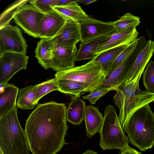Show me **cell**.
Instances as JSON below:
<instances>
[{
  "instance_id": "1",
  "label": "cell",
  "mask_w": 154,
  "mask_h": 154,
  "mask_svg": "<svg viewBox=\"0 0 154 154\" xmlns=\"http://www.w3.org/2000/svg\"><path fill=\"white\" fill-rule=\"evenodd\" d=\"M66 109L65 104L52 101L38 104L31 113L25 130L32 154H56L67 144Z\"/></svg>"
},
{
  "instance_id": "2",
  "label": "cell",
  "mask_w": 154,
  "mask_h": 154,
  "mask_svg": "<svg viewBox=\"0 0 154 154\" xmlns=\"http://www.w3.org/2000/svg\"><path fill=\"white\" fill-rule=\"evenodd\" d=\"M143 72L133 81L115 89L113 101L119 110L118 119L122 129L136 111L154 101V93L140 90L139 83Z\"/></svg>"
},
{
  "instance_id": "3",
  "label": "cell",
  "mask_w": 154,
  "mask_h": 154,
  "mask_svg": "<svg viewBox=\"0 0 154 154\" xmlns=\"http://www.w3.org/2000/svg\"><path fill=\"white\" fill-rule=\"evenodd\" d=\"M130 143L145 152L154 145V112L149 104L139 109L128 119L122 129Z\"/></svg>"
},
{
  "instance_id": "4",
  "label": "cell",
  "mask_w": 154,
  "mask_h": 154,
  "mask_svg": "<svg viewBox=\"0 0 154 154\" xmlns=\"http://www.w3.org/2000/svg\"><path fill=\"white\" fill-rule=\"evenodd\" d=\"M0 149L3 154H29L28 142L18 120L17 106L0 117Z\"/></svg>"
},
{
  "instance_id": "5",
  "label": "cell",
  "mask_w": 154,
  "mask_h": 154,
  "mask_svg": "<svg viewBox=\"0 0 154 154\" xmlns=\"http://www.w3.org/2000/svg\"><path fill=\"white\" fill-rule=\"evenodd\" d=\"M99 133L100 145L103 150L118 149L121 151L129 146L128 137L122 128L115 109L111 104L105 107Z\"/></svg>"
},
{
  "instance_id": "6",
  "label": "cell",
  "mask_w": 154,
  "mask_h": 154,
  "mask_svg": "<svg viewBox=\"0 0 154 154\" xmlns=\"http://www.w3.org/2000/svg\"><path fill=\"white\" fill-rule=\"evenodd\" d=\"M55 77L83 83L91 92L104 83L107 76L100 63L93 59L83 65L57 72Z\"/></svg>"
},
{
  "instance_id": "7",
  "label": "cell",
  "mask_w": 154,
  "mask_h": 154,
  "mask_svg": "<svg viewBox=\"0 0 154 154\" xmlns=\"http://www.w3.org/2000/svg\"><path fill=\"white\" fill-rule=\"evenodd\" d=\"M139 38L134 51L117 68L109 73L105 82L99 88L111 87L115 90L123 83L131 68L146 44L147 41L144 36Z\"/></svg>"
},
{
  "instance_id": "8",
  "label": "cell",
  "mask_w": 154,
  "mask_h": 154,
  "mask_svg": "<svg viewBox=\"0 0 154 154\" xmlns=\"http://www.w3.org/2000/svg\"><path fill=\"white\" fill-rule=\"evenodd\" d=\"M27 45L21 30L10 24L0 28V54L6 52L26 54Z\"/></svg>"
},
{
  "instance_id": "9",
  "label": "cell",
  "mask_w": 154,
  "mask_h": 154,
  "mask_svg": "<svg viewBox=\"0 0 154 154\" xmlns=\"http://www.w3.org/2000/svg\"><path fill=\"white\" fill-rule=\"evenodd\" d=\"M29 58L25 54L6 52L0 54V85L7 84L16 73L26 69Z\"/></svg>"
},
{
  "instance_id": "10",
  "label": "cell",
  "mask_w": 154,
  "mask_h": 154,
  "mask_svg": "<svg viewBox=\"0 0 154 154\" xmlns=\"http://www.w3.org/2000/svg\"><path fill=\"white\" fill-rule=\"evenodd\" d=\"M32 5H25L13 18L15 22L29 35L39 38V26L45 15Z\"/></svg>"
},
{
  "instance_id": "11",
  "label": "cell",
  "mask_w": 154,
  "mask_h": 154,
  "mask_svg": "<svg viewBox=\"0 0 154 154\" xmlns=\"http://www.w3.org/2000/svg\"><path fill=\"white\" fill-rule=\"evenodd\" d=\"M81 42L109 36L116 32L112 22H104L88 17L80 23Z\"/></svg>"
},
{
  "instance_id": "12",
  "label": "cell",
  "mask_w": 154,
  "mask_h": 154,
  "mask_svg": "<svg viewBox=\"0 0 154 154\" xmlns=\"http://www.w3.org/2000/svg\"><path fill=\"white\" fill-rule=\"evenodd\" d=\"M77 51L76 45L66 47L54 44V56L49 63V69L58 72L74 67Z\"/></svg>"
},
{
  "instance_id": "13",
  "label": "cell",
  "mask_w": 154,
  "mask_h": 154,
  "mask_svg": "<svg viewBox=\"0 0 154 154\" xmlns=\"http://www.w3.org/2000/svg\"><path fill=\"white\" fill-rule=\"evenodd\" d=\"M67 19L54 10L45 14L39 25V38H54L64 25Z\"/></svg>"
},
{
  "instance_id": "14",
  "label": "cell",
  "mask_w": 154,
  "mask_h": 154,
  "mask_svg": "<svg viewBox=\"0 0 154 154\" xmlns=\"http://www.w3.org/2000/svg\"><path fill=\"white\" fill-rule=\"evenodd\" d=\"M54 44L72 47L81 41L80 23L67 18L62 29L53 38Z\"/></svg>"
},
{
  "instance_id": "15",
  "label": "cell",
  "mask_w": 154,
  "mask_h": 154,
  "mask_svg": "<svg viewBox=\"0 0 154 154\" xmlns=\"http://www.w3.org/2000/svg\"><path fill=\"white\" fill-rule=\"evenodd\" d=\"M138 34L136 28L115 32L98 46L95 52V56L109 49L130 44L137 38Z\"/></svg>"
},
{
  "instance_id": "16",
  "label": "cell",
  "mask_w": 154,
  "mask_h": 154,
  "mask_svg": "<svg viewBox=\"0 0 154 154\" xmlns=\"http://www.w3.org/2000/svg\"><path fill=\"white\" fill-rule=\"evenodd\" d=\"M154 53V41L150 40L147 41L146 46L137 57L122 85L131 82L140 73L143 72Z\"/></svg>"
},
{
  "instance_id": "17",
  "label": "cell",
  "mask_w": 154,
  "mask_h": 154,
  "mask_svg": "<svg viewBox=\"0 0 154 154\" xmlns=\"http://www.w3.org/2000/svg\"><path fill=\"white\" fill-rule=\"evenodd\" d=\"M84 120L86 135L90 139L96 133L100 132L103 124V116L97 107L88 105L86 107Z\"/></svg>"
},
{
  "instance_id": "18",
  "label": "cell",
  "mask_w": 154,
  "mask_h": 154,
  "mask_svg": "<svg viewBox=\"0 0 154 154\" xmlns=\"http://www.w3.org/2000/svg\"><path fill=\"white\" fill-rule=\"evenodd\" d=\"M0 85V117L7 114L17 106L18 88L8 83Z\"/></svg>"
},
{
  "instance_id": "19",
  "label": "cell",
  "mask_w": 154,
  "mask_h": 154,
  "mask_svg": "<svg viewBox=\"0 0 154 154\" xmlns=\"http://www.w3.org/2000/svg\"><path fill=\"white\" fill-rule=\"evenodd\" d=\"M53 38H41L38 42L35 51V56L38 62L45 69H49V63L54 56Z\"/></svg>"
},
{
  "instance_id": "20",
  "label": "cell",
  "mask_w": 154,
  "mask_h": 154,
  "mask_svg": "<svg viewBox=\"0 0 154 154\" xmlns=\"http://www.w3.org/2000/svg\"><path fill=\"white\" fill-rule=\"evenodd\" d=\"M66 110L67 121L74 125H80L84 120L86 105L78 97L72 96Z\"/></svg>"
},
{
  "instance_id": "21",
  "label": "cell",
  "mask_w": 154,
  "mask_h": 154,
  "mask_svg": "<svg viewBox=\"0 0 154 154\" xmlns=\"http://www.w3.org/2000/svg\"><path fill=\"white\" fill-rule=\"evenodd\" d=\"M56 81L58 91L72 97H80L85 92L90 93L88 88L83 83L66 79H56Z\"/></svg>"
},
{
  "instance_id": "22",
  "label": "cell",
  "mask_w": 154,
  "mask_h": 154,
  "mask_svg": "<svg viewBox=\"0 0 154 154\" xmlns=\"http://www.w3.org/2000/svg\"><path fill=\"white\" fill-rule=\"evenodd\" d=\"M109 36L102 37L85 42H81L76 53V61L93 59L95 56L97 48Z\"/></svg>"
},
{
  "instance_id": "23",
  "label": "cell",
  "mask_w": 154,
  "mask_h": 154,
  "mask_svg": "<svg viewBox=\"0 0 154 154\" xmlns=\"http://www.w3.org/2000/svg\"><path fill=\"white\" fill-rule=\"evenodd\" d=\"M51 7L53 10L66 18L71 19L79 23L89 17L76 2L65 6H52Z\"/></svg>"
},
{
  "instance_id": "24",
  "label": "cell",
  "mask_w": 154,
  "mask_h": 154,
  "mask_svg": "<svg viewBox=\"0 0 154 154\" xmlns=\"http://www.w3.org/2000/svg\"><path fill=\"white\" fill-rule=\"evenodd\" d=\"M128 45H121L107 50L93 58L100 63L106 76L109 72L112 64Z\"/></svg>"
},
{
  "instance_id": "25",
  "label": "cell",
  "mask_w": 154,
  "mask_h": 154,
  "mask_svg": "<svg viewBox=\"0 0 154 154\" xmlns=\"http://www.w3.org/2000/svg\"><path fill=\"white\" fill-rule=\"evenodd\" d=\"M37 85H30L19 90L17 105L20 109H31L36 105L35 100Z\"/></svg>"
},
{
  "instance_id": "26",
  "label": "cell",
  "mask_w": 154,
  "mask_h": 154,
  "mask_svg": "<svg viewBox=\"0 0 154 154\" xmlns=\"http://www.w3.org/2000/svg\"><path fill=\"white\" fill-rule=\"evenodd\" d=\"M140 18L127 12L118 20L112 22L116 32H119L136 28L140 25Z\"/></svg>"
},
{
  "instance_id": "27",
  "label": "cell",
  "mask_w": 154,
  "mask_h": 154,
  "mask_svg": "<svg viewBox=\"0 0 154 154\" xmlns=\"http://www.w3.org/2000/svg\"><path fill=\"white\" fill-rule=\"evenodd\" d=\"M29 0H18L8 8L0 16V28L10 24L11 20L19 10Z\"/></svg>"
},
{
  "instance_id": "28",
  "label": "cell",
  "mask_w": 154,
  "mask_h": 154,
  "mask_svg": "<svg viewBox=\"0 0 154 154\" xmlns=\"http://www.w3.org/2000/svg\"><path fill=\"white\" fill-rule=\"evenodd\" d=\"M58 90L55 78L37 85L35 104L36 105L39 100L45 95L52 91Z\"/></svg>"
},
{
  "instance_id": "29",
  "label": "cell",
  "mask_w": 154,
  "mask_h": 154,
  "mask_svg": "<svg viewBox=\"0 0 154 154\" xmlns=\"http://www.w3.org/2000/svg\"><path fill=\"white\" fill-rule=\"evenodd\" d=\"M143 81L147 91L154 93V61L149 62L143 73Z\"/></svg>"
},
{
  "instance_id": "30",
  "label": "cell",
  "mask_w": 154,
  "mask_h": 154,
  "mask_svg": "<svg viewBox=\"0 0 154 154\" xmlns=\"http://www.w3.org/2000/svg\"><path fill=\"white\" fill-rule=\"evenodd\" d=\"M139 41V38H137L135 41L129 45L121 52L112 64L109 73L116 69L124 61L136 48Z\"/></svg>"
},
{
  "instance_id": "31",
  "label": "cell",
  "mask_w": 154,
  "mask_h": 154,
  "mask_svg": "<svg viewBox=\"0 0 154 154\" xmlns=\"http://www.w3.org/2000/svg\"><path fill=\"white\" fill-rule=\"evenodd\" d=\"M58 0H29L30 4L41 12L45 14L54 10L52 6H56Z\"/></svg>"
},
{
  "instance_id": "32",
  "label": "cell",
  "mask_w": 154,
  "mask_h": 154,
  "mask_svg": "<svg viewBox=\"0 0 154 154\" xmlns=\"http://www.w3.org/2000/svg\"><path fill=\"white\" fill-rule=\"evenodd\" d=\"M114 90L113 88L111 87L98 88L90 92L89 94L83 96L82 97L84 99L89 101L91 104H94L97 100L107 93Z\"/></svg>"
},
{
  "instance_id": "33",
  "label": "cell",
  "mask_w": 154,
  "mask_h": 154,
  "mask_svg": "<svg viewBox=\"0 0 154 154\" xmlns=\"http://www.w3.org/2000/svg\"><path fill=\"white\" fill-rule=\"evenodd\" d=\"M120 152L119 154H142L141 152L130 147L129 146Z\"/></svg>"
},
{
  "instance_id": "34",
  "label": "cell",
  "mask_w": 154,
  "mask_h": 154,
  "mask_svg": "<svg viewBox=\"0 0 154 154\" xmlns=\"http://www.w3.org/2000/svg\"><path fill=\"white\" fill-rule=\"evenodd\" d=\"M78 0H58L56 6H63L79 2Z\"/></svg>"
},
{
  "instance_id": "35",
  "label": "cell",
  "mask_w": 154,
  "mask_h": 154,
  "mask_svg": "<svg viewBox=\"0 0 154 154\" xmlns=\"http://www.w3.org/2000/svg\"><path fill=\"white\" fill-rule=\"evenodd\" d=\"M97 1V0H79V2L85 5H88Z\"/></svg>"
},
{
  "instance_id": "36",
  "label": "cell",
  "mask_w": 154,
  "mask_h": 154,
  "mask_svg": "<svg viewBox=\"0 0 154 154\" xmlns=\"http://www.w3.org/2000/svg\"><path fill=\"white\" fill-rule=\"evenodd\" d=\"M82 154H98V153L95 152L94 151L89 149L88 150H87L84 153Z\"/></svg>"
},
{
  "instance_id": "37",
  "label": "cell",
  "mask_w": 154,
  "mask_h": 154,
  "mask_svg": "<svg viewBox=\"0 0 154 154\" xmlns=\"http://www.w3.org/2000/svg\"><path fill=\"white\" fill-rule=\"evenodd\" d=\"M0 154H3V153L2 152V151L0 150Z\"/></svg>"
}]
</instances>
